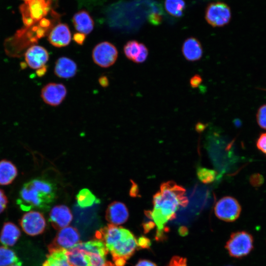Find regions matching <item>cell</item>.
Segmentation results:
<instances>
[{
    "instance_id": "cell-12",
    "label": "cell",
    "mask_w": 266,
    "mask_h": 266,
    "mask_svg": "<svg viewBox=\"0 0 266 266\" xmlns=\"http://www.w3.org/2000/svg\"><path fill=\"white\" fill-rule=\"evenodd\" d=\"M72 214L69 208L65 205L54 206L49 213V220L52 226L60 230L67 227L71 222Z\"/></svg>"
},
{
    "instance_id": "cell-19",
    "label": "cell",
    "mask_w": 266,
    "mask_h": 266,
    "mask_svg": "<svg viewBox=\"0 0 266 266\" xmlns=\"http://www.w3.org/2000/svg\"><path fill=\"white\" fill-rule=\"evenodd\" d=\"M21 235L19 228L10 222H5L2 226L0 241L5 246H13L18 240Z\"/></svg>"
},
{
    "instance_id": "cell-33",
    "label": "cell",
    "mask_w": 266,
    "mask_h": 266,
    "mask_svg": "<svg viewBox=\"0 0 266 266\" xmlns=\"http://www.w3.org/2000/svg\"><path fill=\"white\" fill-rule=\"evenodd\" d=\"M257 148L266 155V133H262L257 141Z\"/></svg>"
},
{
    "instance_id": "cell-15",
    "label": "cell",
    "mask_w": 266,
    "mask_h": 266,
    "mask_svg": "<svg viewBox=\"0 0 266 266\" xmlns=\"http://www.w3.org/2000/svg\"><path fill=\"white\" fill-rule=\"evenodd\" d=\"M71 38V33L67 25L59 23L52 29L48 40L51 45L59 48L68 45Z\"/></svg>"
},
{
    "instance_id": "cell-17",
    "label": "cell",
    "mask_w": 266,
    "mask_h": 266,
    "mask_svg": "<svg viewBox=\"0 0 266 266\" xmlns=\"http://www.w3.org/2000/svg\"><path fill=\"white\" fill-rule=\"evenodd\" d=\"M77 67L76 63L71 59L65 57L59 58L55 63L54 73L62 78H69L75 76Z\"/></svg>"
},
{
    "instance_id": "cell-4",
    "label": "cell",
    "mask_w": 266,
    "mask_h": 266,
    "mask_svg": "<svg viewBox=\"0 0 266 266\" xmlns=\"http://www.w3.org/2000/svg\"><path fill=\"white\" fill-rule=\"evenodd\" d=\"M52 0H24L21 7L24 23L30 26L44 18L51 9Z\"/></svg>"
},
{
    "instance_id": "cell-2",
    "label": "cell",
    "mask_w": 266,
    "mask_h": 266,
    "mask_svg": "<svg viewBox=\"0 0 266 266\" xmlns=\"http://www.w3.org/2000/svg\"><path fill=\"white\" fill-rule=\"evenodd\" d=\"M95 236L110 252L115 266H125L137 248V239L131 232L112 224L100 228Z\"/></svg>"
},
{
    "instance_id": "cell-34",
    "label": "cell",
    "mask_w": 266,
    "mask_h": 266,
    "mask_svg": "<svg viewBox=\"0 0 266 266\" xmlns=\"http://www.w3.org/2000/svg\"><path fill=\"white\" fill-rule=\"evenodd\" d=\"M137 245L140 248L148 249L151 246V241L147 237L141 236L137 240Z\"/></svg>"
},
{
    "instance_id": "cell-41",
    "label": "cell",
    "mask_w": 266,
    "mask_h": 266,
    "mask_svg": "<svg viewBox=\"0 0 266 266\" xmlns=\"http://www.w3.org/2000/svg\"><path fill=\"white\" fill-rule=\"evenodd\" d=\"M47 71V66H44L38 69L36 71V73L38 76H42L45 74Z\"/></svg>"
},
{
    "instance_id": "cell-43",
    "label": "cell",
    "mask_w": 266,
    "mask_h": 266,
    "mask_svg": "<svg viewBox=\"0 0 266 266\" xmlns=\"http://www.w3.org/2000/svg\"><path fill=\"white\" fill-rule=\"evenodd\" d=\"M10 266H22L20 264V263H18V264L12 265Z\"/></svg>"
},
{
    "instance_id": "cell-42",
    "label": "cell",
    "mask_w": 266,
    "mask_h": 266,
    "mask_svg": "<svg viewBox=\"0 0 266 266\" xmlns=\"http://www.w3.org/2000/svg\"><path fill=\"white\" fill-rule=\"evenodd\" d=\"M180 234L182 235H185L187 233L188 231L186 229V228L181 227L179 230Z\"/></svg>"
},
{
    "instance_id": "cell-13",
    "label": "cell",
    "mask_w": 266,
    "mask_h": 266,
    "mask_svg": "<svg viewBox=\"0 0 266 266\" xmlns=\"http://www.w3.org/2000/svg\"><path fill=\"white\" fill-rule=\"evenodd\" d=\"M25 59L31 68L37 70L45 66L49 59V54L43 47L34 45L25 52Z\"/></svg>"
},
{
    "instance_id": "cell-16",
    "label": "cell",
    "mask_w": 266,
    "mask_h": 266,
    "mask_svg": "<svg viewBox=\"0 0 266 266\" xmlns=\"http://www.w3.org/2000/svg\"><path fill=\"white\" fill-rule=\"evenodd\" d=\"M182 52L189 61L199 60L203 54V48L200 41L194 37L187 38L183 43Z\"/></svg>"
},
{
    "instance_id": "cell-5",
    "label": "cell",
    "mask_w": 266,
    "mask_h": 266,
    "mask_svg": "<svg viewBox=\"0 0 266 266\" xmlns=\"http://www.w3.org/2000/svg\"><path fill=\"white\" fill-rule=\"evenodd\" d=\"M252 235L242 231L233 233L226 245L229 254L235 258H240L248 254L253 245Z\"/></svg>"
},
{
    "instance_id": "cell-6",
    "label": "cell",
    "mask_w": 266,
    "mask_h": 266,
    "mask_svg": "<svg viewBox=\"0 0 266 266\" xmlns=\"http://www.w3.org/2000/svg\"><path fill=\"white\" fill-rule=\"evenodd\" d=\"M80 242V234L78 230L71 226L66 227L59 230L55 237L48 246L49 253L67 250Z\"/></svg>"
},
{
    "instance_id": "cell-37",
    "label": "cell",
    "mask_w": 266,
    "mask_h": 266,
    "mask_svg": "<svg viewBox=\"0 0 266 266\" xmlns=\"http://www.w3.org/2000/svg\"><path fill=\"white\" fill-rule=\"evenodd\" d=\"M86 39V34L76 33L73 34V39L78 44L82 45L83 44Z\"/></svg>"
},
{
    "instance_id": "cell-11",
    "label": "cell",
    "mask_w": 266,
    "mask_h": 266,
    "mask_svg": "<svg viewBox=\"0 0 266 266\" xmlns=\"http://www.w3.org/2000/svg\"><path fill=\"white\" fill-rule=\"evenodd\" d=\"M66 94V88L63 84L50 83L42 89L41 97L46 104L56 106L62 102Z\"/></svg>"
},
{
    "instance_id": "cell-21",
    "label": "cell",
    "mask_w": 266,
    "mask_h": 266,
    "mask_svg": "<svg viewBox=\"0 0 266 266\" xmlns=\"http://www.w3.org/2000/svg\"><path fill=\"white\" fill-rule=\"evenodd\" d=\"M68 262L73 266H90V259L85 251L76 247L65 250Z\"/></svg>"
},
{
    "instance_id": "cell-28",
    "label": "cell",
    "mask_w": 266,
    "mask_h": 266,
    "mask_svg": "<svg viewBox=\"0 0 266 266\" xmlns=\"http://www.w3.org/2000/svg\"><path fill=\"white\" fill-rule=\"evenodd\" d=\"M140 51V43L134 40L129 41L124 47V52L127 58L134 61Z\"/></svg>"
},
{
    "instance_id": "cell-14",
    "label": "cell",
    "mask_w": 266,
    "mask_h": 266,
    "mask_svg": "<svg viewBox=\"0 0 266 266\" xmlns=\"http://www.w3.org/2000/svg\"><path fill=\"white\" fill-rule=\"evenodd\" d=\"M129 213L126 205L115 201L108 205L106 210L105 219L110 224L118 225L125 223L128 219Z\"/></svg>"
},
{
    "instance_id": "cell-29",
    "label": "cell",
    "mask_w": 266,
    "mask_h": 266,
    "mask_svg": "<svg viewBox=\"0 0 266 266\" xmlns=\"http://www.w3.org/2000/svg\"><path fill=\"white\" fill-rule=\"evenodd\" d=\"M86 253L89 256L90 266H115L113 263L107 261L105 257L96 253Z\"/></svg>"
},
{
    "instance_id": "cell-20",
    "label": "cell",
    "mask_w": 266,
    "mask_h": 266,
    "mask_svg": "<svg viewBox=\"0 0 266 266\" xmlns=\"http://www.w3.org/2000/svg\"><path fill=\"white\" fill-rule=\"evenodd\" d=\"M17 175V168L12 162L6 159L0 161V185L10 184Z\"/></svg>"
},
{
    "instance_id": "cell-36",
    "label": "cell",
    "mask_w": 266,
    "mask_h": 266,
    "mask_svg": "<svg viewBox=\"0 0 266 266\" xmlns=\"http://www.w3.org/2000/svg\"><path fill=\"white\" fill-rule=\"evenodd\" d=\"M202 81V78L200 75L195 74L190 79V84L192 88H196L199 87Z\"/></svg>"
},
{
    "instance_id": "cell-31",
    "label": "cell",
    "mask_w": 266,
    "mask_h": 266,
    "mask_svg": "<svg viewBox=\"0 0 266 266\" xmlns=\"http://www.w3.org/2000/svg\"><path fill=\"white\" fill-rule=\"evenodd\" d=\"M140 51L136 59L133 61L136 63H142L147 59L148 55V50L146 45L140 43Z\"/></svg>"
},
{
    "instance_id": "cell-25",
    "label": "cell",
    "mask_w": 266,
    "mask_h": 266,
    "mask_svg": "<svg viewBox=\"0 0 266 266\" xmlns=\"http://www.w3.org/2000/svg\"><path fill=\"white\" fill-rule=\"evenodd\" d=\"M15 253L5 246H0V266H10L18 263Z\"/></svg>"
},
{
    "instance_id": "cell-8",
    "label": "cell",
    "mask_w": 266,
    "mask_h": 266,
    "mask_svg": "<svg viewBox=\"0 0 266 266\" xmlns=\"http://www.w3.org/2000/svg\"><path fill=\"white\" fill-rule=\"evenodd\" d=\"M205 18L207 23L214 27L225 26L231 19V9L224 2L211 3L206 9Z\"/></svg>"
},
{
    "instance_id": "cell-35",
    "label": "cell",
    "mask_w": 266,
    "mask_h": 266,
    "mask_svg": "<svg viewBox=\"0 0 266 266\" xmlns=\"http://www.w3.org/2000/svg\"><path fill=\"white\" fill-rule=\"evenodd\" d=\"M8 201L3 190L0 189V214L6 208Z\"/></svg>"
},
{
    "instance_id": "cell-30",
    "label": "cell",
    "mask_w": 266,
    "mask_h": 266,
    "mask_svg": "<svg viewBox=\"0 0 266 266\" xmlns=\"http://www.w3.org/2000/svg\"><path fill=\"white\" fill-rule=\"evenodd\" d=\"M257 121L259 126L266 130V104L260 107L257 114Z\"/></svg>"
},
{
    "instance_id": "cell-23",
    "label": "cell",
    "mask_w": 266,
    "mask_h": 266,
    "mask_svg": "<svg viewBox=\"0 0 266 266\" xmlns=\"http://www.w3.org/2000/svg\"><path fill=\"white\" fill-rule=\"evenodd\" d=\"M65 251L59 250L49 253L42 266H73L67 260Z\"/></svg>"
},
{
    "instance_id": "cell-39",
    "label": "cell",
    "mask_w": 266,
    "mask_h": 266,
    "mask_svg": "<svg viewBox=\"0 0 266 266\" xmlns=\"http://www.w3.org/2000/svg\"><path fill=\"white\" fill-rule=\"evenodd\" d=\"M155 225V224L154 222L152 221L143 223L142 226L144 233H147L149 232L154 227Z\"/></svg>"
},
{
    "instance_id": "cell-27",
    "label": "cell",
    "mask_w": 266,
    "mask_h": 266,
    "mask_svg": "<svg viewBox=\"0 0 266 266\" xmlns=\"http://www.w3.org/2000/svg\"><path fill=\"white\" fill-rule=\"evenodd\" d=\"M197 174L198 179L205 184L212 183L217 176V172L215 170L201 166L198 167Z\"/></svg>"
},
{
    "instance_id": "cell-1",
    "label": "cell",
    "mask_w": 266,
    "mask_h": 266,
    "mask_svg": "<svg viewBox=\"0 0 266 266\" xmlns=\"http://www.w3.org/2000/svg\"><path fill=\"white\" fill-rule=\"evenodd\" d=\"M185 189L172 181L161 184L160 190L153 198V209L146 211V216L152 219L157 230L155 238L161 241L166 238V224L175 217L180 206L185 207L188 200L185 196Z\"/></svg>"
},
{
    "instance_id": "cell-32",
    "label": "cell",
    "mask_w": 266,
    "mask_h": 266,
    "mask_svg": "<svg viewBox=\"0 0 266 266\" xmlns=\"http://www.w3.org/2000/svg\"><path fill=\"white\" fill-rule=\"evenodd\" d=\"M167 266H187V259L179 256H174Z\"/></svg>"
},
{
    "instance_id": "cell-18",
    "label": "cell",
    "mask_w": 266,
    "mask_h": 266,
    "mask_svg": "<svg viewBox=\"0 0 266 266\" xmlns=\"http://www.w3.org/2000/svg\"><path fill=\"white\" fill-rule=\"evenodd\" d=\"M72 22L77 31L86 35L90 33L94 29V21L89 13L85 10L76 13L73 16Z\"/></svg>"
},
{
    "instance_id": "cell-10",
    "label": "cell",
    "mask_w": 266,
    "mask_h": 266,
    "mask_svg": "<svg viewBox=\"0 0 266 266\" xmlns=\"http://www.w3.org/2000/svg\"><path fill=\"white\" fill-rule=\"evenodd\" d=\"M19 224L24 232L31 236L42 233L46 226V220L42 213L34 210L25 213L20 219Z\"/></svg>"
},
{
    "instance_id": "cell-40",
    "label": "cell",
    "mask_w": 266,
    "mask_h": 266,
    "mask_svg": "<svg viewBox=\"0 0 266 266\" xmlns=\"http://www.w3.org/2000/svg\"><path fill=\"white\" fill-rule=\"evenodd\" d=\"M100 84L103 87H106L109 85V80L105 75L101 76L99 79Z\"/></svg>"
},
{
    "instance_id": "cell-3",
    "label": "cell",
    "mask_w": 266,
    "mask_h": 266,
    "mask_svg": "<svg viewBox=\"0 0 266 266\" xmlns=\"http://www.w3.org/2000/svg\"><path fill=\"white\" fill-rule=\"evenodd\" d=\"M57 192V186L51 180L43 177L35 178L23 184L16 204L23 211L33 209L47 211L55 201Z\"/></svg>"
},
{
    "instance_id": "cell-7",
    "label": "cell",
    "mask_w": 266,
    "mask_h": 266,
    "mask_svg": "<svg viewBox=\"0 0 266 266\" xmlns=\"http://www.w3.org/2000/svg\"><path fill=\"white\" fill-rule=\"evenodd\" d=\"M214 212L219 219L226 222H233L239 216L241 206L235 198L226 196L217 201L214 206Z\"/></svg>"
},
{
    "instance_id": "cell-38",
    "label": "cell",
    "mask_w": 266,
    "mask_h": 266,
    "mask_svg": "<svg viewBox=\"0 0 266 266\" xmlns=\"http://www.w3.org/2000/svg\"><path fill=\"white\" fill-rule=\"evenodd\" d=\"M135 266H157V265L150 261L147 260H140Z\"/></svg>"
},
{
    "instance_id": "cell-9",
    "label": "cell",
    "mask_w": 266,
    "mask_h": 266,
    "mask_svg": "<svg viewBox=\"0 0 266 266\" xmlns=\"http://www.w3.org/2000/svg\"><path fill=\"white\" fill-rule=\"evenodd\" d=\"M118 51L114 45L108 41L98 43L92 51V58L96 64L102 67L113 65L118 57Z\"/></svg>"
},
{
    "instance_id": "cell-26",
    "label": "cell",
    "mask_w": 266,
    "mask_h": 266,
    "mask_svg": "<svg viewBox=\"0 0 266 266\" xmlns=\"http://www.w3.org/2000/svg\"><path fill=\"white\" fill-rule=\"evenodd\" d=\"M76 198L78 205L82 208L91 206L97 200L96 196L88 189L81 190Z\"/></svg>"
},
{
    "instance_id": "cell-22",
    "label": "cell",
    "mask_w": 266,
    "mask_h": 266,
    "mask_svg": "<svg viewBox=\"0 0 266 266\" xmlns=\"http://www.w3.org/2000/svg\"><path fill=\"white\" fill-rule=\"evenodd\" d=\"M73 247L78 248L87 252L98 254L105 257L108 253L104 244L97 239L85 242H80Z\"/></svg>"
},
{
    "instance_id": "cell-24",
    "label": "cell",
    "mask_w": 266,
    "mask_h": 266,
    "mask_svg": "<svg viewBox=\"0 0 266 266\" xmlns=\"http://www.w3.org/2000/svg\"><path fill=\"white\" fill-rule=\"evenodd\" d=\"M165 8L166 11L175 17L182 16L185 8V3L183 0H166Z\"/></svg>"
}]
</instances>
